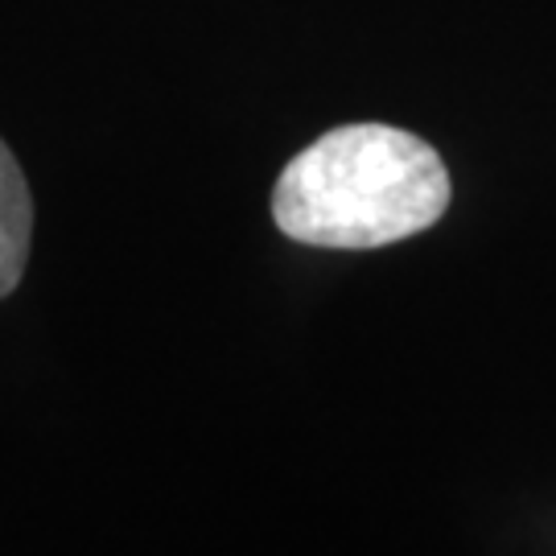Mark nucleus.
<instances>
[{"label":"nucleus","mask_w":556,"mask_h":556,"mask_svg":"<svg viewBox=\"0 0 556 556\" xmlns=\"http://www.w3.org/2000/svg\"><path fill=\"white\" fill-rule=\"evenodd\" d=\"M438 149L392 124H342L285 165L273 219L309 248L367 252L417 236L450 206Z\"/></svg>","instance_id":"nucleus-1"},{"label":"nucleus","mask_w":556,"mask_h":556,"mask_svg":"<svg viewBox=\"0 0 556 556\" xmlns=\"http://www.w3.org/2000/svg\"><path fill=\"white\" fill-rule=\"evenodd\" d=\"M34 236V202L13 149L0 140V298H9L21 285L25 260Z\"/></svg>","instance_id":"nucleus-2"}]
</instances>
